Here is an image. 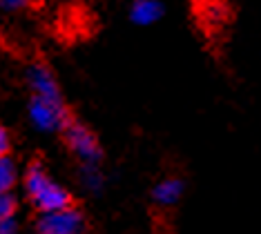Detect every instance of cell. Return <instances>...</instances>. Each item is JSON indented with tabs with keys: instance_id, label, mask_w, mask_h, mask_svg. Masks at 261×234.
Masks as SVG:
<instances>
[{
	"instance_id": "obj_1",
	"label": "cell",
	"mask_w": 261,
	"mask_h": 234,
	"mask_svg": "<svg viewBox=\"0 0 261 234\" xmlns=\"http://www.w3.org/2000/svg\"><path fill=\"white\" fill-rule=\"evenodd\" d=\"M25 190H27V199L40 214L45 212H56V210L69 207L72 203V194L65 188H61L58 183H54L49 178V174L45 172V167L40 165V161H34L27 167L25 174Z\"/></svg>"
},
{
	"instance_id": "obj_2",
	"label": "cell",
	"mask_w": 261,
	"mask_h": 234,
	"mask_svg": "<svg viewBox=\"0 0 261 234\" xmlns=\"http://www.w3.org/2000/svg\"><path fill=\"white\" fill-rule=\"evenodd\" d=\"M85 217L74 205L56 212H45L36 219V234H85Z\"/></svg>"
},
{
	"instance_id": "obj_3",
	"label": "cell",
	"mask_w": 261,
	"mask_h": 234,
	"mask_svg": "<svg viewBox=\"0 0 261 234\" xmlns=\"http://www.w3.org/2000/svg\"><path fill=\"white\" fill-rule=\"evenodd\" d=\"M65 143H67L76 154H81L83 159L94 161L100 156V147H98L96 136H94L87 127H83L79 121H74V118L65 125Z\"/></svg>"
},
{
	"instance_id": "obj_4",
	"label": "cell",
	"mask_w": 261,
	"mask_h": 234,
	"mask_svg": "<svg viewBox=\"0 0 261 234\" xmlns=\"http://www.w3.org/2000/svg\"><path fill=\"white\" fill-rule=\"evenodd\" d=\"M181 194H183V183L179 178H165V181H161L156 188H154L152 196L159 205L170 207V205H174V203H179Z\"/></svg>"
},
{
	"instance_id": "obj_5",
	"label": "cell",
	"mask_w": 261,
	"mask_h": 234,
	"mask_svg": "<svg viewBox=\"0 0 261 234\" xmlns=\"http://www.w3.org/2000/svg\"><path fill=\"white\" fill-rule=\"evenodd\" d=\"M132 16L139 22H152L161 16V5L156 0H136L132 7Z\"/></svg>"
},
{
	"instance_id": "obj_6",
	"label": "cell",
	"mask_w": 261,
	"mask_h": 234,
	"mask_svg": "<svg viewBox=\"0 0 261 234\" xmlns=\"http://www.w3.org/2000/svg\"><path fill=\"white\" fill-rule=\"evenodd\" d=\"M16 165L9 156H0V194H7V192L14 190L16 185Z\"/></svg>"
},
{
	"instance_id": "obj_7",
	"label": "cell",
	"mask_w": 261,
	"mask_h": 234,
	"mask_svg": "<svg viewBox=\"0 0 261 234\" xmlns=\"http://www.w3.org/2000/svg\"><path fill=\"white\" fill-rule=\"evenodd\" d=\"M16 210H18V201H16V196L11 194V192L0 194V223L7 221V219H14Z\"/></svg>"
},
{
	"instance_id": "obj_8",
	"label": "cell",
	"mask_w": 261,
	"mask_h": 234,
	"mask_svg": "<svg viewBox=\"0 0 261 234\" xmlns=\"http://www.w3.org/2000/svg\"><path fill=\"white\" fill-rule=\"evenodd\" d=\"M11 152V143H9V134L7 129L0 125V156H9Z\"/></svg>"
},
{
	"instance_id": "obj_9",
	"label": "cell",
	"mask_w": 261,
	"mask_h": 234,
	"mask_svg": "<svg viewBox=\"0 0 261 234\" xmlns=\"http://www.w3.org/2000/svg\"><path fill=\"white\" fill-rule=\"evenodd\" d=\"M0 234H18V223H16V217L0 223Z\"/></svg>"
},
{
	"instance_id": "obj_10",
	"label": "cell",
	"mask_w": 261,
	"mask_h": 234,
	"mask_svg": "<svg viewBox=\"0 0 261 234\" xmlns=\"http://www.w3.org/2000/svg\"><path fill=\"white\" fill-rule=\"evenodd\" d=\"M32 0H0V5H5V7H25Z\"/></svg>"
}]
</instances>
